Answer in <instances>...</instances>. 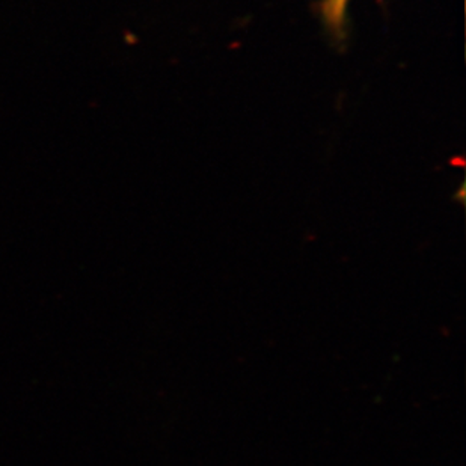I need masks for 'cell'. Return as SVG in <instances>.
Returning a JSON list of instances; mask_svg holds the SVG:
<instances>
[{"label":"cell","mask_w":466,"mask_h":466,"mask_svg":"<svg viewBox=\"0 0 466 466\" xmlns=\"http://www.w3.org/2000/svg\"><path fill=\"white\" fill-rule=\"evenodd\" d=\"M348 0H328L325 4V14L328 20L334 25H341L344 17V8Z\"/></svg>","instance_id":"6da1fadb"}]
</instances>
